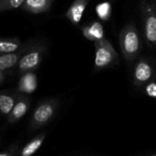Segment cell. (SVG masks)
<instances>
[{
  "instance_id": "cell-22",
  "label": "cell",
  "mask_w": 156,
  "mask_h": 156,
  "mask_svg": "<svg viewBox=\"0 0 156 156\" xmlns=\"http://www.w3.org/2000/svg\"><path fill=\"white\" fill-rule=\"evenodd\" d=\"M153 156H156V155H153Z\"/></svg>"
},
{
  "instance_id": "cell-2",
  "label": "cell",
  "mask_w": 156,
  "mask_h": 156,
  "mask_svg": "<svg viewBox=\"0 0 156 156\" xmlns=\"http://www.w3.org/2000/svg\"><path fill=\"white\" fill-rule=\"evenodd\" d=\"M46 51L47 46L43 42L31 40L30 46L18 62V73L21 74L26 72H34L37 70L41 65Z\"/></svg>"
},
{
  "instance_id": "cell-20",
  "label": "cell",
  "mask_w": 156,
  "mask_h": 156,
  "mask_svg": "<svg viewBox=\"0 0 156 156\" xmlns=\"http://www.w3.org/2000/svg\"><path fill=\"white\" fill-rule=\"evenodd\" d=\"M6 78H7V72L0 70V86L5 82Z\"/></svg>"
},
{
  "instance_id": "cell-17",
  "label": "cell",
  "mask_w": 156,
  "mask_h": 156,
  "mask_svg": "<svg viewBox=\"0 0 156 156\" xmlns=\"http://www.w3.org/2000/svg\"><path fill=\"white\" fill-rule=\"evenodd\" d=\"M25 0H0V13L20 8Z\"/></svg>"
},
{
  "instance_id": "cell-13",
  "label": "cell",
  "mask_w": 156,
  "mask_h": 156,
  "mask_svg": "<svg viewBox=\"0 0 156 156\" xmlns=\"http://www.w3.org/2000/svg\"><path fill=\"white\" fill-rule=\"evenodd\" d=\"M82 34L86 39L92 41H97L105 38L104 28L102 24L98 21H93L83 26Z\"/></svg>"
},
{
  "instance_id": "cell-11",
  "label": "cell",
  "mask_w": 156,
  "mask_h": 156,
  "mask_svg": "<svg viewBox=\"0 0 156 156\" xmlns=\"http://www.w3.org/2000/svg\"><path fill=\"white\" fill-rule=\"evenodd\" d=\"M19 93L16 90H0V116L7 117L11 111Z\"/></svg>"
},
{
  "instance_id": "cell-7",
  "label": "cell",
  "mask_w": 156,
  "mask_h": 156,
  "mask_svg": "<svg viewBox=\"0 0 156 156\" xmlns=\"http://www.w3.org/2000/svg\"><path fill=\"white\" fill-rule=\"evenodd\" d=\"M30 103H31V100L28 95L19 93L18 98L11 109V111L7 116L9 123L15 124L16 122L20 120L28 112V110L30 107Z\"/></svg>"
},
{
  "instance_id": "cell-21",
  "label": "cell",
  "mask_w": 156,
  "mask_h": 156,
  "mask_svg": "<svg viewBox=\"0 0 156 156\" xmlns=\"http://www.w3.org/2000/svg\"><path fill=\"white\" fill-rule=\"evenodd\" d=\"M0 141H1V139H0Z\"/></svg>"
},
{
  "instance_id": "cell-1",
  "label": "cell",
  "mask_w": 156,
  "mask_h": 156,
  "mask_svg": "<svg viewBox=\"0 0 156 156\" xmlns=\"http://www.w3.org/2000/svg\"><path fill=\"white\" fill-rule=\"evenodd\" d=\"M60 106V100L55 98L43 99L41 101L30 116L29 129L35 131L47 125L55 116Z\"/></svg>"
},
{
  "instance_id": "cell-18",
  "label": "cell",
  "mask_w": 156,
  "mask_h": 156,
  "mask_svg": "<svg viewBox=\"0 0 156 156\" xmlns=\"http://www.w3.org/2000/svg\"><path fill=\"white\" fill-rule=\"evenodd\" d=\"M144 93L150 98H156V83L151 81L146 84L144 87Z\"/></svg>"
},
{
  "instance_id": "cell-4",
  "label": "cell",
  "mask_w": 156,
  "mask_h": 156,
  "mask_svg": "<svg viewBox=\"0 0 156 156\" xmlns=\"http://www.w3.org/2000/svg\"><path fill=\"white\" fill-rule=\"evenodd\" d=\"M95 42L94 72L110 68L119 62V57L108 40L103 38Z\"/></svg>"
},
{
  "instance_id": "cell-15",
  "label": "cell",
  "mask_w": 156,
  "mask_h": 156,
  "mask_svg": "<svg viewBox=\"0 0 156 156\" xmlns=\"http://www.w3.org/2000/svg\"><path fill=\"white\" fill-rule=\"evenodd\" d=\"M22 46L20 38H0V55L18 51Z\"/></svg>"
},
{
  "instance_id": "cell-12",
  "label": "cell",
  "mask_w": 156,
  "mask_h": 156,
  "mask_svg": "<svg viewBox=\"0 0 156 156\" xmlns=\"http://www.w3.org/2000/svg\"><path fill=\"white\" fill-rule=\"evenodd\" d=\"M54 0H25L22 9L31 14H42L49 12Z\"/></svg>"
},
{
  "instance_id": "cell-3",
  "label": "cell",
  "mask_w": 156,
  "mask_h": 156,
  "mask_svg": "<svg viewBox=\"0 0 156 156\" xmlns=\"http://www.w3.org/2000/svg\"><path fill=\"white\" fill-rule=\"evenodd\" d=\"M119 47L123 57L127 62H133L140 51V41L138 30L134 24H127L119 33Z\"/></svg>"
},
{
  "instance_id": "cell-8",
  "label": "cell",
  "mask_w": 156,
  "mask_h": 156,
  "mask_svg": "<svg viewBox=\"0 0 156 156\" xmlns=\"http://www.w3.org/2000/svg\"><path fill=\"white\" fill-rule=\"evenodd\" d=\"M30 42L31 41H29L28 42L22 44V46L16 51L0 55V70L7 72L8 70L13 69L14 67H16L18 65L20 59L21 58L25 51L30 46Z\"/></svg>"
},
{
  "instance_id": "cell-16",
  "label": "cell",
  "mask_w": 156,
  "mask_h": 156,
  "mask_svg": "<svg viewBox=\"0 0 156 156\" xmlns=\"http://www.w3.org/2000/svg\"><path fill=\"white\" fill-rule=\"evenodd\" d=\"M111 5L109 2H102L99 3L97 7H96V13L98 16V18L101 20H108L110 16H111Z\"/></svg>"
},
{
  "instance_id": "cell-6",
  "label": "cell",
  "mask_w": 156,
  "mask_h": 156,
  "mask_svg": "<svg viewBox=\"0 0 156 156\" xmlns=\"http://www.w3.org/2000/svg\"><path fill=\"white\" fill-rule=\"evenodd\" d=\"M155 77L154 68L151 63L145 58L140 59L133 71V85L136 87H142L151 81H153Z\"/></svg>"
},
{
  "instance_id": "cell-9",
  "label": "cell",
  "mask_w": 156,
  "mask_h": 156,
  "mask_svg": "<svg viewBox=\"0 0 156 156\" xmlns=\"http://www.w3.org/2000/svg\"><path fill=\"white\" fill-rule=\"evenodd\" d=\"M88 3V0H73V2L67 9L64 16L71 21L73 25L77 26L83 18L84 12Z\"/></svg>"
},
{
  "instance_id": "cell-10",
  "label": "cell",
  "mask_w": 156,
  "mask_h": 156,
  "mask_svg": "<svg viewBox=\"0 0 156 156\" xmlns=\"http://www.w3.org/2000/svg\"><path fill=\"white\" fill-rule=\"evenodd\" d=\"M37 87H38V78L35 73L26 72L21 73L20 82L17 87V91L21 94L30 95L36 90Z\"/></svg>"
},
{
  "instance_id": "cell-14",
  "label": "cell",
  "mask_w": 156,
  "mask_h": 156,
  "mask_svg": "<svg viewBox=\"0 0 156 156\" xmlns=\"http://www.w3.org/2000/svg\"><path fill=\"white\" fill-rule=\"evenodd\" d=\"M46 138V132H41L31 139L20 151H19V156H32L41 147Z\"/></svg>"
},
{
  "instance_id": "cell-19",
  "label": "cell",
  "mask_w": 156,
  "mask_h": 156,
  "mask_svg": "<svg viewBox=\"0 0 156 156\" xmlns=\"http://www.w3.org/2000/svg\"><path fill=\"white\" fill-rule=\"evenodd\" d=\"M19 146H18V143H15L13 144L9 149L0 152V156H16L18 151H19Z\"/></svg>"
},
{
  "instance_id": "cell-5",
  "label": "cell",
  "mask_w": 156,
  "mask_h": 156,
  "mask_svg": "<svg viewBox=\"0 0 156 156\" xmlns=\"http://www.w3.org/2000/svg\"><path fill=\"white\" fill-rule=\"evenodd\" d=\"M140 12L145 41L150 48L156 50V3L141 0Z\"/></svg>"
}]
</instances>
